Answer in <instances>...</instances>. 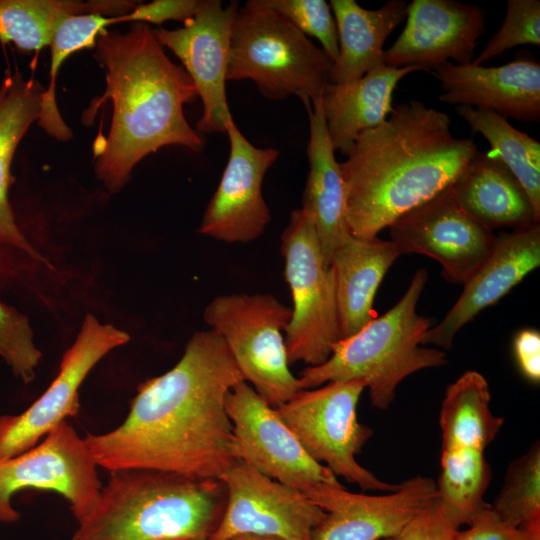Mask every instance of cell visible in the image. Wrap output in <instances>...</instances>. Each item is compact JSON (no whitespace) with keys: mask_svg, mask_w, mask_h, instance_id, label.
Here are the masks:
<instances>
[{"mask_svg":"<svg viewBox=\"0 0 540 540\" xmlns=\"http://www.w3.org/2000/svg\"><path fill=\"white\" fill-rule=\"evenodd\" d=\"M281 254L293 301L284 331L288 361L318 366L341 337L333 273L323 258L313 219L303 208L290 214L281 234Z\"/></svg>","mask_w":540,"mask_h":540,"instance_id":"cell-10","label":"cell"},{"mask_svg":"<svg viewBox=\"0 0 540 540\" xmlns=\"http://www.w3.org/2000/svg\"><path fill=\"white\" fill-rule=\"evenodd\" d=\"M39 81L19 71H7L0 84V244L14 247L33 259L44 260L20 229L10 201L11 164L24 135L38 121L42 94Z\"/></svg>","mask_w":540,"mask_h":540,"instance_id":"cell-27","label":"cell"},{"mask_svg":"<svg viewBox=\"0 0 540 540\" xmlns=\"http://www.w3.org/2000/svg\"><path fill=\"white\" fill-rule=\"evenodd\" d=\"M456 112L474 133L481 134L526 191L540 220V143L513 127L503 116L459 105Z\"/></svg>","mask_w":540,"mask_h":540,"instance_id":"cell-29","label":"cell"},{"mask_svg":"<svg viewBox=\"0 0 540 540\" xmlns=\"http://www.w3.org/2000/svg\"><path fill=\"white\" fill-rule=\"evenodd\" d=\"M226 410L233 426L238 461L303 494L321 484L342 485L327 467L306 452L276 408L246 381L230 390Z\"/></svg>","mask_w":540,"mask_h":540,"instance_id":"cell-12","label":"cell"},{"mask_svg":"<svg viewBox=\"0 0 540 540\" xmlns=\"http://www.w3.org/2000/svg\"><path fill=\"white\" fill-rule=\"evenodd\" d=\"M101 488L96 461L84 438L63 421L32 448L0 460V522L20 519L12 497L24 489L61 495L79 522L94 509Z\"/></svg>","mask_w":540,"mask_h":540,"instance_id":"cell-11","label":"cell"},{"mask_svg":"<svg viewBox=\"0 0 540 540\" xmlns=\"http://www.w3.org/2000/svg\"><path fill=\"white\" fill-rule=\"evenodd\" d=\"M424 71L421 67L382 66L360 79L328 83L322 95V110L334 151L347 156L357 137L384 122L392 112L397 83L407 74Z\"/></svg>","mask_w":540,"mask_h":540,"instance_id":"cell-23","label":"cell"},{"mask_svg":"<svg viewBox=\"0 0 540 540\" xmlns=\"http://www.w3.org/2000/svg\"><path fill=\"white\" fill-rule=\"evenodd\" d=\"M514 355L522 375L533 383L540 381V333L523 329L514 338Z\"/></svg>","mask_w":540,"mask_h":540,"instance_id":"cell-38","label":"cell"},{"mask_svg":"<svg viewBox=\"0 0 540 540\" xmlns=\"http://www.w3.org/2000/svg\"><path fill=\"white\" fill-rule=\"evenodd\" d=\"M440 81L441 102L476 107L504 118L540 120V63L520 58L486 67L447 61L430 69Z\"/></svg>","mask_w":540,"mask_h":540,"instance_id":"cell-20","label":"cell"},{"mask_svg":"<svg viewBox=\"0 0 540 540\" xmlns=\"http://www.w3.org/2000/svg\"><path fill=\"white\" fill-rule=\"evenodd\" d=\"M338 33L339 54L329 75V83L356 81L382 67L383 45L406 18L408 4L389 0L377 10L361 7L354 0H331Z\"/></svg>","mask_w":540,"mask_h":540,"instance_id":"cell-26","label":"cell"},{"mask_svg":"<svg viewBox=\"0 0 540 540\" xmlns=\"http://www.w3.org/2000/svg\"><path fill=\"white\" fill-rule=\"evenodd\" d=\"M458 528L438 499L386 540H455Z\"/></svg>","mask_w":540,"mask_h":540,"instance_id":"cell-36","label":"cell"},{"mask_svg":"<svg viewBox=\"0 0 540 540\" xmlns=\"http://www.w3.org/2000/svg\"><path fill=\"white\" fill-rule=\"evenodd\" d=\"M244 381L223 338L197 331L180 360L139 384L125 420L84 438L97 466L220 479L238 460L226 397Z\"/></svg>","mask_w":540,"mask_h":540,"instance_id":"cell-1","label":"cell"},{"mask_svg":"<svg viewBox=\"0 0 540 540\" xmlns=\"http://www.w3.org/2000/svg\"><path fill=\"white\" fill-rule=\"evenodd\" d=\"M451 187L460 206L491 231L539 224L526 191L491 149L478 150Z\"/></svg>","mask_w":540,"mask_h":540,"instance_id":"cell-24","label":"cell"},{"mask_svg":"<svg viewBox=\"0 0 540 540\" xmlns=\"http://www.w3.org/2000/svg\"><path fill=\"white\" fill-rule=\"evenodd\" d=\"M204 540H209V539H204ZM230 540H275V539L265 538V537H256V536H242V537H237Z\"/></svg>","mask_w":540,"mask_h":540,"instance_id":"cell-39","label":"cell"},{"mask_svg":"<svg viewBox=\"0 0 540 540\" xmlns=\"http://www.w3.org/2000/svg\"><path fill=\"white\" fill-rule=\"evenodd\" d=\"M226 133L230 143L228 162L198 232L225 243H249L258 239L271 221L262 185L279 151L253 146L233 118Z\"/></svg>","mask_w":540,"mask_h":540,"instance_id":"cell-18","label":"cell"},{"mask_svg":"<svg viewBox=\"0 0 540 540\" xmlns=\"http://www.w3.org/2000/svg\"><path fill=\"white\" fill-rule=\"evenodd\" d=\"M325 516L314 540H386L438 499L436 481L416 475L379 495L349 492L321 484L305 494Z\"/></svg>","mask_w":540,"mask_h":540,"instance_id":"cell-17","label":"cell"},{"mask_svg":"<svg viewBox=\"0 0 540 540\" xmlns=\"http://www.w3.org/2000/svg\"><path fill=\"white\" fill-rule=\"evenodd\" d=\"M115 24V17L99 14L72 16L56 30L51 48L49 83L42 94L38 125L50 136L60 141L72 138V131L63 120L56 103V80L64 61L74 52L95 46L106 27Z\"/></svg>","mask_w":540,"mask_h":540,"instance_id":"cell-30","label":"cell"},{"mask_svg":"<svg viewBox=\"0 0 540 540\" xmlns=\"http://www.w3.org/2000/svg\"><path fill=\"white\" fill-rule=\"evenodd\" d=\"M332 64L322 48L262 0L238 7L227 81L250 79L271 100L296 95L307 110L322 98Z\"/></svg>","mask_w":540,"mask_h":540,"instance_id":"cell-6","label":"cell"},{"mask_svg":"<svg viewBox=\"0 0 540 540\" xmlns=\"http://www.w3.org/2000/svg\"><path fill=\"white\" fill-rule=\"evenodd\" d=\"M540 44V1L508 0L504 21L491 37L481 54L472 61L475 65L498 57L520 45Z\"/></svg>","mask_w":540,"mask_h":540,"instance_id":"cell-33","label":"cell"},{"mask_svg":"<svg viewBox=\"0 0 540 540\" xmlns=\"http://www.w3.org/2000/svg\"><path fill=\"white\" fill-rule=\"evenodd\" d=\"M490 403L489 384L474 370L465 371L449 384L441 403L438 501L458 528L487 504L484 494L491 470L484 451L504 424Z\"/></svg>","mask_w":540,"mask_h":540,"instance_id":"cell-7","label":"cell"},{"mask_svg":"<svg viewBox=\"0 0 540 540\" xmlns=\"http://www.w3.org/2000/svg\"><path fill=\"white\" fill-rule=\"evenodd\" d=\"M238 7L236 1L223 7L219 0H201L198 10L183 22V27L153 30L160 45L180 59L202 101L203 113L196 124L198 133H226L232 119L225 83Z\"/></svg>","mask_w":540,"mask_h":540,"instance_id":"cell-16","label":"cell"},{"mask_svg":"<svg viewBox=\"0 0 540 540\" xmlns=\"http://www.w3.org/2000/svg\"><path fill=\"white\" fill-rule=\"evenodd\" d=\"M466 526L457 531L455 540H531L535 531L540 529V521L515 527L504 522L490 504H486Z\"/></svg>","mask_w":540,"mask_h":540,"instance_id":"cell-35","label":"cell"},{"mask_svg":"<svg viewBox=\"0 0 540 540\" xmlns=\"http://www.w3.org/2000/svg\"><path fill=\"white\" fill-rule=\"evenodd\" d=\"M450 117L418 100L363 131L340 163L351 235L376 238L397 218L451 186L478 149L456 138Z\"/></svg>","mask_w":540,"mask_h":540,"instance_id":"cell-2","label":"cell"},{"mask_svg":"<svg viewBox=\"0 0 540 540\" xmlns=\"http://www.w3.org/2000/svg\"><path fill=\"white\" fill-rule=\"evenodd\" d=\"M321 100L307 109L309 171L301 208L313 219L323 258L330 267L334 253L349 239L351 232L345 183L328 135Z\"/></svg>","mask_w":540,"mask_h":540,"instance_id":"cell-22","label":"cell"},{"mask_svg":"<svg viewBox=\"0 0 540 540\" xmlns=\"http://www.w3.org/2000/svg\"><path fill=\"white\" fill-rule=\"evenodd\" d=\"M94 47L106 88L91 101L83 121L90 123L100 105L112 102L109 134L95 149V172L109 192L120 191L136 164L162 147L179 145L195 152L203 148V138L183 111L198 97L197 90L147 24L134 23L126 33L105 31Z\"/></svg>","mask_w":540,"mask_h":540,"instance_id":"cell-3","label":"cell"},{"mask_svg":"<svg viewBox=\"0 0 540 540\" xmlns=\"http://www.w3.org/2000/svg\"><path fill=\"white\" fill-rule=\"evenodd\" d=\"M490 507L504 522L515 527L540 521L539 441L510 463Z\"/></svg>","mask_w":540,"mask_h":540,"instance_id":"cell-31","label":"cell"},{"mask_svg":"<svg viewBox=\"0 0 540 540\" xmlns=\"http://www.w3.org/2000/svg\"><path fill=\"white\" fill-rule=\"evenodd\" d=\"M287 18L306 36L315 37L332 62L338 57L339 44L331 6L324 0H262Z\"/></svg>","mask_w":540,"mask_h":540,"instance_id":"cell-34","label":"cell"},{"mask_svg":"<svg viewBox=\"0 0 540 540\" xmlns=\"http://www.w3.org/2000/svg\"><path fill=\"white\" fill-rule=\"evenodd\" d=\"M201 0H155L138 4L128 14L115 17L120 22L153 23L160 25L169 20L184 22L198 10Z\"/></svg>","mask_w":540,"mask_h":540,"instance_id":"cell-37","label":"cell"},{"mask_svg":"<svg viewBox=\"0 0 540 540\" xmlns=\"http://www.w3.org/2000/svg\"><path fill=\"white\" fill-rule=\"evenodd\" d=\"M226 505L209 540L256 536L275 540H314L325 512L302 492L237 461L220 478Z\"/></svg>","mask_w":540,"mask_h":540,"instance_id":"cell-14","label":"cell"},{"mask_svg":"<svg viewBox=\"0 0 540 540\" xmlns=\"http://www.w3.org/2000/svg\"><path fill=\"white\" fill-rule=\"evenodd\" d=\"M0 356L24 383L33 381L42 357L27 316L0 300Z\"/></svg>","mask_w":540,"mask_h":540,"instance_id":"cell-32","label":"cell"},{"mask_svg":"<svg viewBox=\"0 0 540 540\" xmlns=\"http://www.w3.org/2000/svg\"><path fill=\"white\" fill-rule=\"evenodd\" d=\"M129 340L127 332L87 314L44 393L20 414L0 415V460L32 448L66 418L75 417L80 408L79 388L89 372L106 354Z\"/></svg>","mask_w":540,"mask_h":540,"instance_id":"cell-13","label":"cell"},{"mask_svg":"<svg viewBox=\"0 0 540 540\" xmlns=\"http://www.w3.org/2000/svg\"><path fill=\"white\" fill-rule=\"evenodd\" d=\"M390 241L400 254H422L442 266V277L464 284L491 254L496 235L470 216L449 186L397 218Z\"/></svg>","mask_w":540,"mask_h":540,"instance_id":"cell-15","label":"cell"},{"mask_svg":"<svg viewBox=\"0 0 540 540\" xmlns=\"http://www.w3.org/2000/svg\"><path fill=\"white\" fill-rule=\"evenodd\" d=\"M540 265L539 224L501 232L491 254L463 284L464 289L443 320L425 334L422 345L450 350L458 331L483 309L498 302Z\"/></svg>","mask_w":540,"mask_h":540,"instance_id":"cell-21","label":"cell"},{"mask_svg":"<svg viewBox=\"0 0 540 540\" xmlns=\"http://www.w3.org/2000/svg\"><path fill=\"white\" fill-rule=\"evenodd\" d=\"M227 500L221 479L154 469L110 471L94 509L72 540H204Z\"/></svg>","mask_w":540,"mask_h":540,"instance_id":"cell-4","label":"cell"},{"mask_svg":"<svg viewBox=\"0 0 540 540\" xmlns=\"http://www.w3.org/2000/svg\"><path fill=\"white\" fill-rule=\"evenodd\" d=\"M406 17L402 33L384 51L386 66H417L430 72L449 59L471 63L485 32V11L455 0H413Z\"/></svg>","mask_w":540,"mask_h":540,"instance_id":"cell-19","label":"cell"},{"mask_svg":"<svg viewBox=\"0 0 540 540\" xmlns=\"http://www.w3.org/2000/svg\"><path fill=\"white\" fill-rule=\"evenodd\" d=\"M427 279V270L418 269L407 291L392 308L354 335L339 340L324 363L307 366L300 372V389L331 381L361 380L369 391L372 406L387 410L406 377L445 365L444 351L422 347L431 325L430 319L419 315L416 308Z\"/></svg>","mask_w":540,"mask_h":540,"instance_id":"cell-5","label":"cell"},{"mask_svg":"<svg viewBox=\"0 0 540 540\" xmlns=\"http://www.w3.org/2000/svg\"><path fill=\"white\" fill-rule=\"evenodd\" d=\"M136 6L126 0H0V43L29 53L49 46L63 21L72 16L99 14L117 17Z\"/></svg>","mask_w":540,"mask_h":540,"instance_id":"cell-28","label":"cell"},{"mask_svg":"<svg viewBox=\"0 0 540 540\" xmlns=\"http://www.w3.org/2000/svg\"><path fill=\"white\" fill-rule=\"evenodd\" d=\"M365 389L361 380L331 381L298 390L276 410L306 452L336 477L362 490L393 491L398 484L380 480L356 459L374 433L357 418Z\"/></svg>","mask_w":540,"mask_h":540,"instance_id":"cell-9","label":"cell"},{"mask_svg":"<svg viewBox=\"0 0 540 540\" xmlns=\"http://www.w3.org/2000/svg\"><path fill=\"white\" fill-rule=\"evenodd\" d=\"M390 240L350 236L334 253L333 273L341 339L375 318L373 303L385 274L400 256ZM340 339V340H341Z\"/></svg>","mask_w":540,"mask_h":540,"instance_id":"cell-25","label":"cell"},{"mask_svg":"<svg viewBox=\"0 0 540 540\" xmlns=\"http://www.w3.org/2000/svg\"><path fill=\"white\" fill-rule=\"evenodd\" d=\"M291 315V308L264 293L219 295L203 313L210 329L223 338L244 381L274 408L300 390L282 334Z\"/></svg>","mask_w":540,"mask_h":540,"instance_id":"cell-8","label":"cell"}]
</instances>
